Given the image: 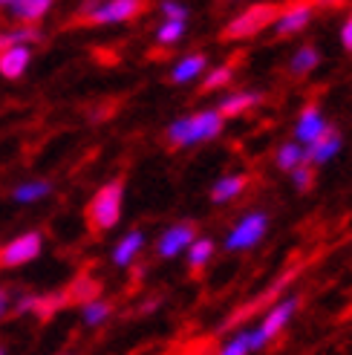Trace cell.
<instances>
[{
	"label": "cell",
	"mask_w": 352,
	"mask_h": 355,
	"mask_svg": "<svg viewBox=\"0 0 352 355\" xmlns=\"http://www.w3.org/2000/svg\"><path fill=\"white\" fill-rule=\"evenodd\" d=\"M0 355H6V349H3V347H0Z\"/></svg>",
	"instance_id": "d6a6232c"
},
{
	"label": "cell",
	"mask_w": 352,
	"mask_h": 355,
	"mask_svg": "<svg viewBox=\"0 0 352 355\" xmlns=\"http://www.w3.org/2000/svg\"><path fill=\"white\" fill-rule=\"evenodd\" d=\"M301 165H306V148H301L297 141H286V145L277 150V168L292 173L294 168H301Z\"/></svg>",
	"instance_id": "ffe728a7"
},
{
	"label": "cell",
	"mask_w": 352,
	"mask_h": 355,
	"mask_svg": "<svg viewBox=\"0 0 352 355\" xmlns=\"http://www.w3.org/2000/svg\"><path fill=\"white\" fill-rule=\"evenodd\" d=\"M67 355H69V352H67Z\"/></svg>",
	"instance_id": "836d02e7"
},
{
	"label": "cell",
	"mask_w": 352,
	"mask_h": 355,
	"mask_svg": "<svg viewBox=\"0 0 352 355\" xmlns=\"http://www.w3.org/2000/svg\"><path fill=\"white\" fill-rule=\"evenodd\" d=\"M277 6H272V3H257V6H249L243 15H237L231 24L225 26V38H231V41H237V38H252V35H257V32H263L269 24H274L277 21Z\"/></svg>",
	"instance_id": "277c9868"
},
{
	"label": "cell",
	"mask_w": 352,
	"mask_h": 355,
	"mask_svg": "<svg viewBox=\"0 0 352 355\" xmlns=\"http://www.w3.org/2000/svg\"><path fill=\"white\" fill-rule=\"evenodd\" d=\"M67 306H69V300H67L64 292H44V295L35 292V304H32L29 315H35L38 321H49V318H55Z\"/></svg>",
	"instance_id": "9a60e30c"
},
{
	"label": "cell",
	"mask_w": 352,
	"mask_h": 355,
	"mask_svg": "<svg viewBox=\"0 0 352 355\" xmlns=\"http://www.w3.org/2000/svg\"><path fill=\"white\" fill-rule=\"evenodd\" d=\"M326 133H329V124H326V119L321 116L318 107H306L301 113V119H297V124H294V136H297L301 145H315V141L324 139Z\"/></svg>",
	"instance_id": "30bf717a"
},
{
	"label": "cell",
	"mask_w": 352,
	"mask_h": 355,
	"mask_svg": "<svg viewBox=\"0 0 352 355\" xmlns=\"http://www.w3.org/2000/svg\"><path fill=\"white\" fill-rule=\"evenodd\" d=\"M211 254H214V243L205 240V237L202 240H193L188 245V263H191V269H200V266H205Z\"/></svg>",
	"instance_id": "d4e9b609"
},
{
	"label": "cell",
	"mask_w": 352,
	"mask_h": 355,
	"mask_svg": "<svg viewBox=\"0 0 352 355\" xmlns=\"http://www.w3.org/2000/svg\"><path fill=\"white\" fill-rule=\"evenodd\" d=\"M44 38V32L38 26H12V29H0V52L9 46H35Z\"/></svg>",
	"instance_id": "e0dca14e"
},
{
	"label": "cell",
	"mask_w": 352,
	"mask_h": 355,
	"mask_svg": "<svg viewBox=\"0 0 352 355\" xmlns=\"http://www.w3.org/2000/svg\"><path fill=\"white\" fill-rule=\"evenodd\" d=\"M110 312H113V304L98 297V300H90V304L81 306V321H84V327H101L110 318Z\"/></svg>",
	"instance_id": "603a6c76"
},
{
	"label": "cell",
	"mask_w": 352,
	"mask_h": 355,
	"mask_svg": "<svg viewBox=\"0 0 352 355\" xmlns=\"http://www.w3.org/2000/svg\"><path fill=\"white\" fill-rule=\"evenodd\" d=\"M220 130H222V116L217 110H202L185 119H176L168 128V139L179 148H191V145H200V141L220 136Z\"/></svg>",
	"instance_id": "6da1fadb"
},
{
	"label": "cell",
	"mask_w": 352,
	"mask_h": 355,
	"mask_svg": "<svg viewBox=\"0 0 352 355\" xmlns=\"http://www.w3.org/2000/svg\"><path fill=\"white\" fill-rule=\"evenodd\" d=\"M260 101V96L257 93H234V96H228V98H222L220 101V116L225 119V116H240L243 110H249V107H254V104Z\"/></svg>",
	"instance_id": "44dd1931"
},
{
	"label": "cell",
	"mask_w": 352,
	"mask_h": 355,
	"mask_svg": "<svg viewBox=\"0 0 352 355\" xmlns=\"http://www.w3.org/2000/svg\"><path fill=\"white\" fill-rule=\"evenodd\" d=\"M321 64V55H318V49H312V46H303V49H297L294 52V58L289 64V69L294 76H303V73H312L315 67Z\"/></svg>",
	"instance_id": "cb8c5ba5"
},
{
	"label": "cell",
	"mask_w": 352,
	"mask_h": 355,
	"mask_svg": "<svg viewBox=\"0 0 352 355\" xmlns=\"http://www.w3.org/2000/svg\"><path fill=\"white\" fill-rule=\"evenodd\" d=\"M32 46H9L0 52V78L6 81H17L26 76V69L32 64Z\"/></svg>",
	"instance_id": "9c48e42d"
},
{
	"label": "cell",
	"mask_w": 352,
	"mask_h": 355,
	"mask_svg": "<svg viewBox=\"0 0 352 355\" xmlns=\"http://www.w3.org/2000/svg\"><path fill=\"white\" fill-rule=\"evenodd\" d=\"M294 309H297V297H286L283 300V304H277L274 309H269V315L266 318H263V324L257 327V332H260V338L263 341H272L274 338V335L280 332V329H283L289 321H292V315H294Z\"/></svg>",
	"instance_id": "8fae6325"
},
{
	"label": "cell",
	"mask_w": 352,
	"mask_h": 355,
	"mask_svg": "<svg viewBox=\"0 0 352 355\" xmlns=\"http://www.w3.org/2000/svg\"><path fill=\"white\" fill-rule=\"evenodd\" d=\"M49 193H52V182L49 180H26V182L12 188V200L17 205H35V202L46 200Z\"/></svg>",
	"instance_id": "5bb4252c"
},
{
	"label": "cell",
	"mask_w": 352,
	"mask_h": 355,
	"mask_svg": "<svg viewBox=\"0 0 352 355\" xmlns=\"http://www.w3.org/2000/svg\"><path fill=\"white\" fill-rule=\"evenodd\" d=\"M121 202H125V182L121 180H110L96 191V197L87 205V220H90L96 232H110V228L118 225Z\"/></svg>",
	"instance_id": "7a4b0ae2"
},
{
	"label": "cell",
	"mask_w": 352,
	"mask_h": 355,
	"mask_svg": "<svg viewBox=\"0 0 352 355\" xmlns=\"http://www.w3.org/2000/svg\"><path fill=\"white\" fill-rule=\"evenodd\" d=\"M81 9L90 24H125L139 15L142 3H136V0H107V3H87Z\"/></svg>",
	"instance_id": "8992f818"
},
{
	"label": "cell",
	"mask_w": 352,
	"mask_h": 355,
	"mask_svg": "<svg viewBox=\"0 0 352 355\" xmlns=\"http://www.w3.org/2000/svg\"><path fill=\"white\" fill-rule=\"evenodd\" d=\"M64 295H67L69 304L84 306V304H90V300H98V297H101V283H98L96 277H90V275H78V277L67 286Z\"/></svg>",
	"instance_id": "4fadbf2b"
},
{
	"label": "cell",
	"mask_w": 352,
	"mask_h": 355,
	"mask_svg": "<svg viewBox=\"0 0 352 355\" xmlns=\"http://www.w3.org/2000/svg\"><path fill=\"white\" fill-rule=\"evenodd\" d=\"M292 182H294V188H301V191H306V188L312 185V171H309L306 165H301V168H294V171H292Z\"/></svg>",
	"instance_id": "f546056e"
},
{
	"label": "cell",
	"mask_w": 352,
	"mask_h": 355,
	"mask_svg": "<svg viewBox=\"0 0 352 355\" xmlns=\"http://www.w3.org/2000/svg\"><path fill=\"white\" fill-rule=\"evenodd\" d=\"M249 352H252V344H249V329L237 332L234 338L220 349V355H249Z\"/></svg>",
	"instance_id": "4316f807"
},
{
	"label": "cell",
	"mask_w": 352,
	"mask_h": 355,
	"mask_svg": "<svg viewBox=\"0 0 352 355\" xmlns=\"http://www.w3.org/2000/svg\"><path fill=\"white\" fill-rule=\"evenodd\" d=\"M309 21H312V9L309 6H292V9L277 15L274 32L277 35H294V32H301Z\"/></svg>",
	"instance_id": "2e32d148"
},
{
	"label": "cell",
	"mask_w": 352,
	"mask_h": 355,
	"mask_svg": "<svg viewBox=\"0 0 352 355\" xmlns=\"http://www.w3.org/2000/svg\"><path fill=\"white\" fill-rule=\"evenodd\" d=\"M159 9L165 15V21H182V24L188 21V9L182 3H162Z\"/></svg>",
	"instance_id": "f1b7e54d"
},
{
	"label": "cell",
	"mask_w": 352,
	"mask_h": 355,
	"mask_svg": "<svg viewBox=\"0 0 352 355\" xmlns=\"http://www.w3.org/2000/svg\"><path fill=\"white\" fill-rule=\"evenodd\" d=\"M231 81V67H217L211 69V76L205 78V90H214V87H222Z\"/></svg>",
	"instance_id": "83f0119b"
},
{
	"label": "cell",
	"mask_w": 352,
	"mask_h": 355,
	"mask_svg": "<svg viewBox=\"0 0 352 355\" xmlns=\"http://www.w3.org/2000/svg\"><path fill=\"white\" fill-rule=\"evenodd\" d=\"M44 254V234L41 232H24L12 237L6 245H0V266L3 269H21Z\"/></svg>",
	"instance_id": "3957f363"
},
{
	"label": "cell",
	"mask_w": 352,
	"mask_h": 355,
	"mask_svg": "<svg viewBox=\"0 0 352 355\" xmlns=\"http://www.w3.org/2000/svg\"><path fill=\"white\" fill-rule=\"evenodd\" d=\"M243 188H245V176H222V180H217V185L211 188V200L228 202V200H234Z\"/></svg>",
	"instance_id": "7402d4cb"
},
{
	"label": "cell",
	"mask_w": 352,
	"mask_h": 355,
	"mask_svg": "<svg viewBox=\"0 0 352 355\" xmlns=\"http://www.w3.org/2000/svg\"><path fill=\"white\" fill-rule=\"evenodd\" d=\"M12 300H15L12 289L9 286H0V318H6L12 312Z\"/></svg>",
	"instance_id": "4dcf8cb0"
},
{
	"label": "cell",
	"mask_w": 352,
	"mask_h": 355,
	"mask_svg": "<svg viewBox=\"0 0 352 355\" xmlns=\"http://www.w3.org/2000/svg\"><path fill=\"white\" fill-rule=\"evenodd\" d=\"M185 35V24L182 21H165L159 29H156V41H159L162 46H170L176 44Z\"/></svg>",
	"instance_id": "484cf974"
},
{
	"label": "cell",
	"mask_w": 352,
	"mask_h": 355,
	"mask_svg": "<svg viewBox=\"0 0 352 355\" xmlns=\"http://www.w3.org/2000/svg\"><path fill=\"white\" fill-rule=\"evenodd\" d=\"M142 245H145V234L142 232H127L125 237H121L118 243H116V248H113V266H118V269H127V266L136 260V254L142 252Z\"/></svg>",
	"instance_id": "7c38bea8"
},
{
	"label": "cell",
	"mask_w": 352,
	"mask_h": 355,
	"mask_svg": "<svg viewBox=\"0 0 352 355\" xmlns=\"http://www.w3.org/2000/svg\"><path fill=\"white\" fill-rule=\"evenodd\" d=\"M266 228H269V217L260 214V211H254V214L243 217L231 228V234L225 237V248H228V252H243V248H252V245H257L263 240Z\"/></svg>",
	"instance_id": "5b68a950"
},
{
	"label": "cell",
	"mask_w": 352,
	"mask_h": 355,
	"mask_svg": "<svg viewBox=\"0 0 352 355\" xmlns=\"http://www.w3.org/2000/svg\"><path fill=\"white\" fill-rule=\"evenodd\" d=\"M341 136L338 133H326L324 139H318L315 145H309L306 148V162H315V165H324V162H329L332 156H338V150H341Z\"/></svg>",
	"instance_id": "ac0fdd59"
},
{
	"label": "cell",
	"mask_w": 352,
	"mask_h": 355,
	"mask_svg": "<svg viewBox=\"0 0 352 355\" xmlns=\"http://www.w3.org/2000/svg\"><path fill=\"white\" fill-rule=\"evenodd\" d=\"M341 44H344V46L352 52V15L346 17V24L341 26Z\"/></svg>",
	"instance_id": "1f68e13d"
},
{
	"label": "cell",
	"mask_w": 352,
	"mask_h": 355,
	"mask_svg": "<svg viewBox=\"0 0 352 355\" xmlns=\"http://www.w3.org/2000/svg\"><path fill=\"white\" fill-rule=\"evenodd\" d=\"M202 69H205V55H202V52H193V55L182 58L179 64L173 67L170 78H173L176 84H185V81H191V78H200Z\"/></svg>",
	"instance_id": "d6986e66"
},
{
	"label": "cell",
	"mask_w": 352,
	"mask_h": 355,
	"mask_svg": "<svg viewBox=\"0 0 352 355\" xmlns=\"http://www.w3.org/2000/svg\"><path fill=\"white\" fill-rule=\"evenodd\" d=\"M0 6H3L15 21H21V26H35L49 15L52 0H3Z\"/></svg>",
	"instance_id": "ba28073f"
},
{
	"label": "cell",
	"mask_w": 352,
	"mask_h": 355,
	"mask_svg": "<svg viewBox=\"0 0 352 355\" xmlns=\"http://www.w3.org/2000/svg\"><path fill=\"white\" fill-rule=\"evenodd\" d=\"M193 240H197L193 225L191 223H176L159 237V243H156V254L165 257V260H173V257H179Z\"/></svg>",
	"instance_id": "52a82bcc"
}]
</instances>
